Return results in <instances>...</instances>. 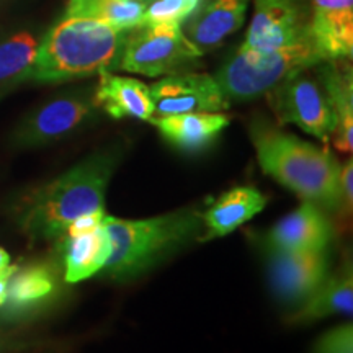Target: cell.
<instances>
[{
	"label": "cell",
	"instance_id": "14",
	"mask_svg": "<svg viewBox=\"0 0 353 353\" xmlns=\"http://www.w3.org/2000/svg\"><path fill=\"white\" fill-rule=\"evenodd\" d=\"M250 0H200L188 17L183 33L203 54L221 46L245 19Z\"/></svg>",
	"mask_w": 353,
	"mask_h": 353
},
{
	"label": "cell",
	"instance_id": "10",
	"mask_svg": "<svg viewBox=\"0 0 353 353\" xmlns=\"http://www.w3.org/2000/svg\"><path fill=\"white\" fill-rule=\"evenodd\" d=\"M154 105L152 117L182 113H216L231 107L214 76L205 72L170 74L149 87Z\"/></svg>",
	"mask_w": 353,
	"mask_h": 353
},
{
	"label": "cell",
	"instance_id": "30",
	"mask_svg": "<svg viewBox=\"0 0 353 353\" xmlns=\"http://www.w3.org/2000/svg\"><path fill=\"white\" fill-rule=\"evenodd\" d=\"M8 265H12L10 263V254H8L7 250L3 249V247H0V272L6 270Z\"/></svg>",
	"mask_w": 353,
	"mask_h": 353
},
{
	"label": "cell",
	"instance_id": "31",
	"mask_svg": "<svg viewBox=\"0 0 353 353\" xmlns=\"http://www.w3.org/2000/svg\"><path fill=\"white\" fill-rule=\"evenodd\" d=\"M193 2H195V3H196V6H198V2H200V0H193Z\"/></svg>",
	"mask_w": 353,
	"mask_h": 353
},
{
	"label": "cell",
	"instance_id": "1",
	"mask_svg": "<svg viewBox=\"0 0 353 353\" xmlns=\"http://www.w3.org/2000/svg\"><path fill=\"white\" fill-rule=\"evenodd\" d=\"M121 157V148L97 151L26 193L15 211L21 231L32 241L63 239L65 229L79 216L105 211L107 188Z\"/></svg>",
	"mask_w": 353,
	"mask_h": 353
},
{
	"label": "cell",
	"instance_id": "25",
	"mask_svg": "<svg viewBox=\"0 0 353 353\" xmlns=\"http://www.w3.org/2000/svg\"><path fill=\"white\" fill-rule=\"evenodd\" d=\"M312 353H353V325L348 322L322 334Z\"/></svg>",
	"mask_w": 353,
	"mask_h": 353
},
{
	"label": "cell",
	"instance_id": "20",
	"mask_svg": "<svg viewBox=\"0 0 353 353\" xmlns=\"http://www.w3.org/2000/svg\"><path fill=\"white\" fill-rule=\"evenodd\" d=\"M353 311V270L350 260L334 273H329L319 288L290 314L291 324H311L329 316H352Z\"/></svg>",
	"mask_w": 353,
	"mask_h": 353
},
{
	"label": "cell",
	"instance_id": "28",
	"mask_svg": "<svg viewBox=\"0 0 353 353\" xmlns=\"http://www.w3.org/2000/svg\"><path fill=\"white\" fill-rule=\"evenodd\" d=\"M28 343L19 341V339H13L7 334H0V353H10L17 350H23Z\"/></svg>",
	"mask_w": 353,
	"mask_h": 353
},
{
	"label": "cell",
	"instance_id": "7",
	"mask_svg": "<svg viewBox=\"0 0 353 353\" xmlns=\"http://www.w3.org/2000/svg\"><path fill=\"white\" fill-rule=\"evenodd\" d=\"M265 97L278 125H296L324 144L332 141L337 118L314 68L291 74Z\"/></svg>",
	"mask_w": 353,
	"mask_h": 353
},
{
	"label": "cell",
	"instance_id": "15",
	"mask_svg": "<svg viewBox=\"0 0 353 353\" xmlns=\"http://www.w3.org/2000/svg\"><path fill=\"white\" fill-rule=\"evenodd\" d=\"M311 38L324 61L352 59L353 0H312Z\"/></svg>",
	"mask_w": 353,
	"mask_h": 353
},
{
	"label": "cell",
	"instance_id": "16",
	"mask_svg": "<svg viewBox=\"0 0 353 353\" xmlns=\"http://www.w3.org/2000/svg\"><path fill=\"white\" fill-rule=\"evenodd\" d=\"M97 107L113 120L136 118L149 121L154 114L151 92L144 82L132 77H123L112 70L99 74V85L94 88Z\"/></svg>",
	"mask_w": 353,
	"mask_h": 353
},
{
	"label": "cell",
	"instance_id": "8",
	"mask_svg": "<svg viewBox=\"0 0 353 353\" xmlns=\"http://www.w3.org/2000/svg\"><path fill=\"white\" fill-rule=\"evenodd\" d=\"M97 114L94 87L68 92L26 114L13 131L12 144L17 149L43 148L81 130Z\"/></svg>",
	"mask_w": 353,
	"mask_h": 353
},
{
	"label": "cell",
	"instance_id": "22",
	"mask_svg": "<svg viewBox=\"0 0 353 353\" xmlns=\"http://www.w3.org/2000/svg\"><path fill=\"white\" fill-rule=\"evenodd\" d=\"M144 8L143 0H69L64 15L97 20L128 32L143 23Z\"/></svg>",
	"mask_w": 353,
	"mask_h": 353
},
{
	"label": "cell",
	"instance_id": "4",
	"mask_svg": "<svg viewBox=\"0 0 353 353\" xmlns=\"http://www.w3.org/2000/svg\"><path fill=\"white\" fill-rule=\"evenodd\" d=\"M126 33L101 21L64 15L39 41L30 81L61 83L114 70Z\"/></svg>",
	"mask_w": 353,
	"mask_h": 353
},
{
	"label": "cell",
	"instance_id": "24",
	"mask_svg": "<svg viewBox=\"0 0 353 353\" xmlns=\"http://www.w3.org/2000/svg\"><path fill=\"white\" fill-rule=\"evenodd\" d=\"M196 8L193 0H151L145 3L143 23H179L182 25Z\"/></svg>",
	"mask_w": 353,
	"mask_h": 353
},
{
	"label": "cell",
	"instance_id": "2",
	"mask_svg": "<svg viewBox=\"0 0 353 353\" xmlns=\"http://www.w3.org/2000/svg\"><path fill=\"white\" fill-rule=\"evenodd\" d=\"M260 169L303 201L341 213V164L329 149L280 130L262 117L249 128Z\"/></svg>",
	"mask_w": 353,
	"mask_h": 353
},
{
	"label": "cell",
	"instance_id": "11",
	"mask_svg": "<svg viewBox=\"0 0 353 353\" xmlns=\"http://www.w3.org/2000/svg\"><path fill=\"white\" fill-rule=\"evenodd\" d=\"M263 254L273 294L288 307L301 306L330 273L329 250Z\"/></svg>",
	"mask_w": 353,
	"mask_h": 353
},
{
	"label": "cell",
	"instance_id": "17",
	"mask_svg": "<svg viewBox=\"0 0 353 353\" xmlns=\"http://www.w3.org/2000/svg\"><path fill=\"white\" fill-rule=\"evenodd\" d=\"M327 92L337 118L332 143L337 151L350 154L353 149V69L350 59H330L312 65Z\"/></svg>",
	"mask_w": 353,
	"mask_h": 353
},
{
	"label": "cell",
	"instance_id": "23",
	"mask_svg": "<svg viewBox=\"0 0 353 353\" xmlns=\"http://www.w3.org/2000/svg\"><path fill=\"white\" fill-rule=\"evenodd\" d=\"M38 48L39 39L28 32L0 43V88L30 81Z\"/></svg>",
	"mask_w": 353,
	"mask_h": 353
},
{
	"label": "cell",
	"instance_id": "19",
	"mask_svg": "<svg viewBox=\"0 0 353 353\" xmlns=\"http://www.w3.org/2000/svg\"><path fill=\"white\" fill-rule=\"evenodd\" d=\"M161 136L174 148L185 152H200L210 148L231 123L228 114L216 113H182L170 117H152L149 120Z\"/></svg>",
	"mask_w": 353,
	"mask_h": 353
},
{
	"label": "cell",
	"instance_id": "18",
	"mask_svg": "<svg viewBox=\"0 0 353 353\" xmlns=\"http://www.w3.org/2000/svg\"><path fill=\"white\" fill-rule=\"evenodd\" d=\"M267 205V196L254 187H236L223 193L201 213L205 232L198 241L208 242L228 236L255 218Z\"/></svg>",
	"mask_w": 353,
	"mask_h": 353
},
{
	"label": "cell",
	"instance_id": "13",
	"mask_svg": "<svg viewBox=\"0 0 353 353\" xmlns=\"http://www.w3.org/2000/svg\"><path fill=\"white\" fill-rule=\"evenodd\" d=\"M57 286L59 280L51 265L17 267L8 280L6 303L0 307V321H20L46 309L48 304L54 301Z\"/></svg>",
	"mask_w": 353,
	"mask_h": 353
},
{
	"label": "cell",
	"instance_id": "5",
	"mask_svg": "<svg viewBox=\"0 0 353 353\" xmlns=\"http://www.w3.org/2000/svg\"><path fill=\"white\" fill-rule=\"evenodd\" d=\"M322 61L324 57L312 43L270 51L239 46L221 65L214 79L229 101H249L263 97L291 74Z\"/></svg>",
	"mask_w": 353,
	"mask_h": 353
},
{
	"label": "cell",
	"instance_id": "27",
	"mask_svg": "<svg viewBox=\"0 0 353 353\" xmlns=\"http://www.w3.org/2000/svg\"><path fill=\"white\" fill-rule=\"evenodd\" d=\"M341 192H342V211L343 216L352 214L353 205V159L350 157L341 167Z\"/></svg>",
	"mask_w": 353,
	"mask_h": 353
},
{
	"label": "cell",
	"instance_id": "9",
	"mask_svg": "<svg viewBox=\"0 0 353 353\" xmlns=\"http://www.w3.org/2000/svg\"><path fill=\"white\" fill-rule=\"evenodd\" d=\"M311 13L312 0H254V17L241 48L270 51L314 44Z\"/></svg>",
	"mask_w": 353,
	"mask_h": 353
},
{
	"label": "cell",
	"instance_id": "21",
	"mask_svg": "<svg viewBox=\"0 0 353 353\" xmlns=\"http://www.w3.org/2000/svg\"><path fill=\"white\" fill-rule=\"evenodd\" d=\"M64 280L68 283L92 278L101 272L112 254V242L103 224L95 232L81 237H64Z\"/></svg>",
	"mask_w": 353,
	"mask_h": 353
},
{
	"label": "cell",
	"instance_id": "3",
	"mask_svg": "<svg viewBox=\"0 0 353 353\" xmlns=\"http://www.w3.org/2000/svg\"><path fill=\"white\" fill-rule=\"evenodd\" d=\"M203 211L185 208L148 219L103 216V228L112 242V254L103 275L128 281L149 272L169 255L200 237Z\"/></svg>",
	"mask_w": 353,
	"mask_h": 353
},
{
	"label": "cell",
	"instance_id": "12",
	"mask_svg": "<svg viewBox=\"0 0 353 353\" xmlns=\"http://www.w3.org/2000/svg\"><path fill=\"white\" fill-rule=\"evenodd\" d=\"M332 239V221L324 210L312 201H303L260 237V244L262 252H324Z\"/></svg>",
	"mask_w": 353,
	"mask_h": 353
},
{
	"label": "cell",
	"instance_id": "29",
	"mask_svg": "<svg viewBox=\"0 0 353 353\" xmlns=\"http://www.w3.org/2000/svg\"><path fill=\"white\" fill-rule=\"evenodd\" d=\"M17 267H19V265H8L6 270L0 272V307H2L3 303H6L8 280H10V276L13 275V272L17 270Z\"/></svg>",
	"mask_w": 353,
	"mask_h": 353
},
{
	"label": "cell",
	"instance_id": "6",
	"mask_svg": "<svg viewBox=\"0 0 353 353\" xmlns=\"http://www.w3.org/2000/svg\"><path fill=\"white\" fill-rule=\"evenodd\" d=\"M201 56L182 25H139L128 30L117 69L145 77L170 76L195 65Z\"/></svg>",
	"mask_w": 353,
	"mask_h": 353
},
{
	"label": "cell",
	"instance_id": "26",
	"mask_svg": "<svg viewBox=\"0 0 353 353\" xmlns=\"http://www.w3.org/2000/svg\"><path fill=\"white\" fill-rule=\"evenodd\" d=\"M103 216L105 211H94V213L79 216V218L74 219L68 226V229H65L64 237H81L95 232L97 229L101 228Z\"/></svg>",
	"mask_w": 353,
	"mask_h": 353
}]
</instances>
